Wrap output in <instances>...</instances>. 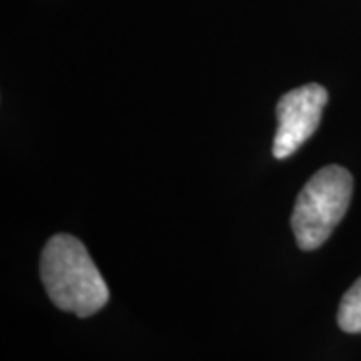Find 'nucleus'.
Instances as JSON below:
<instances>
[{
	"label": "nucleus",
	"instance_id": "f257e3e1",
	"mask_svg": "<svg viewBox=\"0 0 361 361\" xmlns=\"http://www.w3.org/2000/svg\"><path fill=\"white\" fill-rule=\"evenodd\" d=\"M40 277L59 310L90 317L109 303V287L77 237L59 233L40 255Z\"/></svg>",
	"mask_w": 361,
	"mask_h": 361
},
{
	"label": "nucleus",
	"instance_id": "7ed1b4c3",
	"mask_svg": "<svg viewBox=\"0 0 361 361\" xmlns=\"http://www.w3.org/2000/svg\"><path fill=\"white\" fill-rule=\"evenodd\" d=\"M327 101V90L317 82H310L285 92L277 103L279 127L273 141L275 159L291 157L303 142L310 141L322 123L323 109Z\"/></svg>",
	"mask_w": 361,
	"mask_h": 361
},
{
	"label": "nucleus",
	"instance_id": "f03ea898",
	"mask_svg": "<svg viewBox=\"0 0 361 361\" xmlns=\"http://www.w3.org/2000/svg\"><path fill=\"white\" fill-rule=\"evenodd\" d=\"M351 193L353 177L348 169L339 165L319 169L297 195L291 215L297 245L303 251L319 249L345 217Z\"/></svg>",
	"mask_w": 361,
	"mask_h": 361
},
{
	"label": "nucleus",
	"instance_id": "20e7f679",
	"mask_svg": "<svg viewBox=\"0 0 361 361\" xmlns=\"http://www.w3.org/2000/svg\"><path fill=\"white\" fill-rule=\"evenodd\" d=\"M337 323L345 334H361V277L348 289L337 311Z\"/></svg>",
	"mask_w": 361,
	"mask_h": 361
}]
</instances>
